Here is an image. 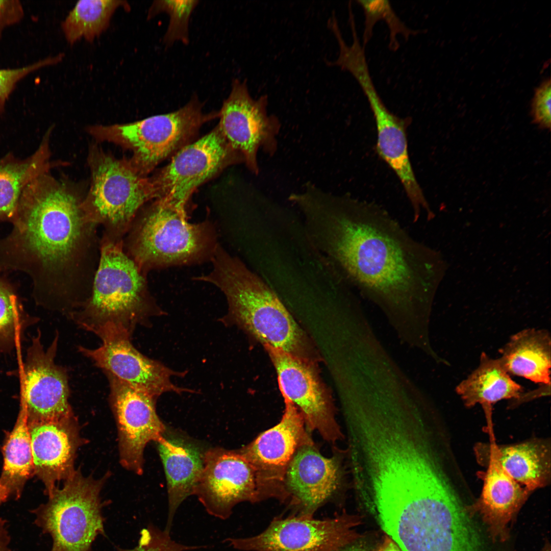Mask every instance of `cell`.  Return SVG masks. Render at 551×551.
Wrapping results in <instances>:
<instances>
[{"mask_svg": "<svg viewBox=\"0 0 551 551\" xmlns=\"http://www.w3.org/2000/svg\"><path fill=\"white\" fill-rule=\"evenodd\" d=\"M298 208L311 242L352 287L388 311L429 309L444 261L386 210L318 188L302 196Z\"/></svg>", "mask_w": 551, "mask_h": 551, "instance_id": "obj_1", "label": "cell"}, {"mask_svg": "<svg viewBox=\"0 0 551 551\" xmlns=\"http://www.w3.org/2000/svg\"><path fill=\"white\" fill-rule=\"evenodd\" d=\"M49 171L20 195L11 231L0 238V272L26 274L36 305L68 316L90 295L100 258L99 226L84 210V197Z\"/></svg>", "mask_w": 551, "mask_h": 551, "instance_id": "obj_2", "label": "cell"}, {"mask_svg": "<svg viewBox=\"0 0 551 551\" xmlns=\"http://www.w3.org/2000/svg\"><path fill=\"white\" fill-rule=\"evenodd\" d=\"M424 405L367 407L347 420L354 487L362 503L429 496L454 485L442 424Z\"/></svg>", "mask_w": 551, "mask_h": 551, "instance_id": "obj_3", "label": "cell"}, {"mask_svg": "<svg viewBox=\"0 0 551 551\" xmlns=\"http://www.w3.org/2000/svg\"><path fill=\"white\" fill-rule=\"evenodd\" d=\"M402 551H493L468 506L453 491L372 509Z\"/></svg>", "mask_w": 551, "mask_h": 551, "instance_id": "obj_4", "label": "cell"}, {"mask_svg": "<svg viewBox=\"0 0 551 551\" xmlns=\"http://www.w3.org/2000/svg\"><path fill=\"white\" fill-rule=\"evenodd\" d=\"M212 269L195 280L211 283L224 294L226 319L236 322L264 345L300 357L302 333L276 293L260 276L219 245Z\"/></svg>", "mask_w": 551, "mask_h": 551, "instance_id": "obj_5", "label": "cell"}, {"mask_svg": "<svg viewBox=\"0 0 551 551\" xmlns=\"http://www.w3.org/2000/svg\"><path fill=\"white\" fill-rule=\"evenodd\" d=\"M146 277L124 252L123 240L101 237L90 295L67 317L91 332L111 322L133 334L137 325L147 326L151 317L163 314L149 290Z\"/></svg>", "mask_w": 551, "mask_h": 551, "instance_id": "obj_6", "label": "cell"}, {"mask_svg": "<svg viewBox=\"0 0 551 551\" xmlns=\"http://www.w3.org/2000/svg\"><path fill=\"white\" fill-rule=\"evenodd\" d=\"M144 206L123 239L124 252L142 273L212 259L218 244L208 221L190 223L186 209L158 199Z\"/></svg>", "mask_w": 551, "mask_h": 551, "instance_id": "obj_7", "label": "cell"}, {"mask_svg": "<svg viewBox=\"0 0 551 551\" xmlns=\"http://www.w3.org/2000/svg\"><path fill=\"white\" fill-rule=\"evenodd\" d=\"M91 172L83 206L89 217L103 228L102 236L121 241L139 210L154 199L148 177L140 174L129 159H118L96 144L88 155Z\"/></svg>", "mask_w": 551, "mask_h": 551, "instance_id": "obj_8", "label": "cell"}, {"mask_svg": "<svg viewBox=\"0 0 551 551\" xmlns=\"http://www.w3.org/2000/svg\"><path fill=\"white\" fill-rule=\"evenodd\" d=\"M202 109L195 95L184 106L169 113L130 123L91 126L87 131L97 141L131 151V163L147 177L159 163L193 141L204 123L219 117V111L205 113Z\"/></svg>", "mask_w": 551, "mask_h": 551, "instance_id": "obj_9", "label": "cell"}, {"mask_svg": "<svg viewBox=\"0 0 551 551\" xmlns=\"http://www.w3.org/2000/svg\"><path fill=\"white\" fill-rule=\"evenodd\" d=\"M108 478L107 473L95 480L77 470L35 510V523L52 539L51 551H91L96 538L105 535L106 502L100 493Z\"/></svg>", "mask_w": 551, "mask_h": 551, "instance_id": "obj_10", "label": "cell"}, {"mask_svg": "<svg viewBox=\"0 0 551 551\" xmlns=\"http://www.w3.org/2000/svg\"><path fill=\"white\" fill-rule=\"evenodd\" d=\"M244 162L217 126L178 150L170 162L149 177L154 199L186 209L194 191L227 167Z\"/></svg>", "mask_w": 551, "mask_h": 551, "instance_id": "obj_11", "label": "cell"}, {"mask_svg": "<svg viewBox=\"0 0 551 551\" xmlns=\"http://www.w3.org/2000/svg\"><path fill=\"white\" fill-rule=\"evenodd\" d=\"M361 522L359 516L346 513L323 519L277 516L258 535L224 542L241 551H337L362 537L355 530Z\"/></svg>", "mask_w": 551, "mask_h": 551, "instance_id": "obj_12", "label": "cell"}, {"mask_svg": "<svg viewBox=\"0 0 551 551\" xmlns=\"http://www.w3.org/2000/svg\"><path fill=\"white\" fill-rule=\"evenodd\" d=\"M91 332L101 339L102 345L94 349L80 346L78 351L104 372L156 400L164 392H192L171 381L172 376H183L184 373L173 371L140 353L131 342L132 334L123 326L108 322Z\"/></svg>", "mask_w": 551, "mask_h": 551, "instance_id": "obj_13", "label": "cell"}, {"mask_svg": "<svg viewBox=\"0 0 551 551\" xmlns=\"http://www.w3.org/2000/svg\"><path fill=\"white\" fill-rule=\"evenodd\" d=\"M59 336L56 331L45 349L38 330L20 368V407L26 412L29 426L74 415L69 402L67 370L55 362Z\"/></svg>", "mask_w": 551, "mask_h": 551, "instance_id": "obj_14", "label": "cell"}, {"mask_svg": "<svg viewBox=\"0 0 551 551\" xmlns=\"http://www.w3.org/2000/svg\"><path fill=\"white\" fill-rule=\"evenodd\" d=\"M267 97L252 98L246 82L233 81L230 94L219 111L217 126L230 146L242 156L249 170L259 171L257 154L260 149L272 155L277 147L278 119L267 111Z\"/></svg>", "mask_w": 551, "mask_h": 551, "instance_id": "obj_15", "label": "cell"}, {"mask_svg": "<svg viewBox=\"0 0 551 551\" xmlns=\"http://www.w3.org/2000/svg\"><path fill=\"white\" fill-rule=\"evenodd\" d=\"M256 469L239 451L215 448L203 455V468L194 492L211 515L229 518L234 506L265 496Z\"/></svg>", "mask_w": 551, "mask_h": 551, "instance_id": "obj_16", "label": "cell"}, {"mask_svg": "<svg viewBox=\"0 0 551 551\" xmlns=\"http://www.w3.org/2000/svg\"><path fill=\"white\" fill-rule=\"evenodd\" d=\"M104 372L109 381V400L117 427L120 463L141 474L146 445L151 441L157 442L165 431L156 411V400L111 373Z\"/></svg>", "mask_w": 551, "mask_h": 551, "instance_id": "obj_17", "label": "cell"}, {"mask_svg": "<svg viewBox=\"0 0 551 551\" xmlns=\"http://www.w3.org/2000/svg\"><path fill=\"white\" fill-rule=\"evenodd\" d=\"M264 346L276 369L282 395L296 406L309 429L328 441L341 439L330 400L313 368L301 357Z\"/></svg>", "mask_w": 551, "mask_h": 551, "instance_id": "obj_18", "label": "cell"}, {"mask_svg": "<svg viewBox=\"0 0 551 551\" xmlns=\"http://www.w3.org/2000/svg\"><path fill=\"white\" fill-rule=\"evenodd\" d=\"M360 87L375 120L377 152L399 180L411 204L414 221H417L423 212L430 216L433 212L416 178L409 158L406 134L408 119L400 118L388 109L371 80L364 81Z\"/></svg>", "mask_w": 551, "mask_h": 551, "instance_id": "obj_19", "label": "cell"}, {"mask_svg": "<svg viewBox=\"0 0 551 551\" xmlns=\"http://www.w3.org/2000/svg\"><path fill=\"white\" fill-rule=\"evenodd\" d=\"M34 471L44 483L47 494L55 484L75 472L78 449L85 442L74 415L59 420L29 425Z\"/></svg>", "mask_w": 551, "mask_h": 551, "instance_id": "obj_20", "label": "cell"}, {"mask_svg": "<svg viewBox=\"0 0 551 551\" xmlns=\"http://www.w3.org/2000/svg\"><path fill=\"white\" fill-rule=\"evenodd\" d=\"M341 474L336 457H323L310 442L301 445L285 472L292 503L299 508L296 515L313 516L316 510L338 489Z\"/></svg>", "mask_w": 551, "mask_h": 551, "instance_id": "obj_21", "label": "cell"}, {"mask_svg": "<svg viewBox=\"0 0 551 551\" xmlns=\"http://www.w3.org/2000/svg\"><path fill=\"white\" fill-rule=\"evenodd\" d=\"M486 467L481 472L483 481L481 495L468 506L469 511L481 518L494 543L505 542L510 537L509 525L532 492L513 480L495 462H481Z\"/></svg>", "mask_w": 551, "mask_h": 551, "instance_id": "obj_22", "label": "cell"}, {"mask_svg": "<svg viewBox=\"0 0 551 551\" xmlns=\"http://www.w3.org/2000/svg\"><path fill=\"white\" fill-rule=\"evenodd\" d=\"M280 422L261 434L239 452L256 469L260 481L282 480L297 449L310 442L302 415L287 397Z\"/></svg>", "mask_w": 551, "mask_h": 551, "instance_id": "obj_23", "label": "cell"}, {"mask_svg": "<svg viewBox=\"0 0 551 551\" xmlns=\"http://www.w3.org/2000/svg\"><path fill=\"white\" fill-rule=\"evenodd\" d=\"M478 461L491 460L513 480L532 492L546 486L550 480L549 442L533 439L523 442L498 445L494 442L475 448Z\"/></svg>", "mask_w": 551, "mask_h": 551, "instance_id": "obj_24", "label": "cell"}, {"mask_svg": "<svg viewBox=\"0 0 551 551\" xmlns=\"http://www.w3.org/2000/svg\"><path fill=\"white\" fill-rule=\"evenodd\" d=\"M167 482L168 508L164 529L170 532L178 508L194 494L203 468V455L195 446L164 436L157 442Z\"/></svg>", "mask_w": 551, "mask_h": 551, "instance_id": "obj_25", "label": "cell"}, {"mask_svg": "<svg viewBox=\"0 0 551 551\" xmlns=\"http://www.w3.org/2000/svg\"><path fill=\"white\" fill-rule=\"evenodd\" d=\"M499 352V360L510 375L550 386L551 342L547 331H521L511 336Z\"/></svg>", "mask_w": 551, "mask_h": 551, "instance_id": "obj_26", "label": "cell"}, {"mask_svg": "<svg viewBox=\"0 0 551 551\" xmlns=\"http://www.w3.org/2000/svg\"><path fill=\"white\" fill-rule=\"evenodd\" d=\"M52 129L53 127L48 129L37 149L29 157L20 159L9 153L0 159V220L11 222L26 186L59 164L50 160Z\"/></svg>", "mask_w": 551, "mask_h": 551, "instance_id": "obj_27", "label": "cell"}, {"mask_svg": "<svg viewBox=\"0 0 551 551\" xmlns=\"http://www.w3.org/2000/svg\"><path fill=\"white\" fill-rule=\"evenodd\" d=\"M523 390L511 378L499 359H492L485 353L481 356L478 367L456 388L466 407L480 404L489 417L494 404L502 399L518 398Z\"/></svg>", "mask_w": 551, "mask_h": 551, "instance_id": "obj_28", "label": "cell"}, {"mask_svg": "<svg viewBox=\"0 0 551 551\" xmlns=\"http://www.w3.org/2000/svg\"><path fill=\"white\" fill-rule=\"evenodd\" d=\"M120 7L129 9L124 1L78 2L62 23L66 40L71 44L82 38L92 41L107 29L113 14Z\"/></svg>", "mask_w": 551, "mask_h": 551, "instance_id": "obj_29", "label": "cell"}, {"mask_svg": "<svg viewBox=\"0 0 551 551\" xmlns=\"http://www.w3.org/2000/svg\"><path fill=\"white\" fill-rule=\"evenodd\" d=\"M4 467L1 482L16 496L34 471L31 440L27 415L20 407L16 424L4 447Z\"/></svg>", "mask_w": 551, "mask_h": 551, "instance_id": "obj_30", "label": "cell"}, {"mask_svg": "<svg viewBox=\"0 0 551 551\" xmlns=\"http://www.w3.org/2000/svg\"><path fill=\"white\" fill-rule=\"evenodd\" d=\"M36 321L24 311L13 286L0 274V354L17 347L26 329Z\"/></svg>", "mask_w": 551, "mask_h": 551, "instance_id": "obj_31", "label": "cell"}, {"mask_svg": "<svg viewBox=\"0 0 551 551\" xmlns=\"http://www.w3.org/2000/svg\"><path fill=\"white\" fill-rule=\"evenodd\" d=\"M357 2L362 8L365 17L362 36L364 47L372 36L374 26L381 20L385 21L389 29V48L392 51L395 52L399 47L397 39L398 35H402L407 40L411 36L418 33L405 24L396 14L389 1L358 0Z\"/></svg>", "mask_w": 551, "mask_h": 551, "instance_id": "obj_32", "label": "cell"}, {"mask_svg": "<svg viewBox=\"0 0 551 551\" xmlns=\"http://www.w3.org/2000/svg\"><path fill=\"white\" fill-rule=\"evenodd\" d=\"M197 2L196 1H156L152 5L149 16H153L161 11L166 12L170 16L169 25L165 36L167 43L177 40L187 42L189 19Z\"/></svg>", "mask_w": 551, "mask_h": 551, "instance_id": "obj_33", "label": "cell"}, {"mask_svg": "<svg viewBox=\"0 0 551 551\" xmlns=\"http://www.w3.org/2000/svg\"><path fill=\"white\" fill-rule=\"evenodd\" d=\"M169 532L149 524L140 533L137 545L131 549L117 547V551H187L201 548L179 543L172 539Z\"/></svg>", "mask_w": 551, "mask_h": 551, "instance_id": "obj_34", "label": "cell"}, {"mask_svg": "<svg viewBox=\"0 0 551 551\" xmlns=\"http://www.w3.org/2000/svg\"><path fill=\"white\" fill-rule=\"evenodd\" d=\"M63 57L62 54H59L21 67L0 69V114L4 111L7 101L20 81L40 68L58 63Z\"/></svg>", "mask_w": 551, "mask_h": 551, "instance_id": "obj_35", "label": "cell"}, {"mask_svg": "<svg viewBox=\"0 0 551 551\" xmlns=\"http://www.w3.org/2000/svg\"><path fill=\"white\" fill-rule=\"evenodd\" d=\"M550 78L544 79L535 89L532 100L531 114L533 122L542 129L550 128Z\"/></svg>", "mask_w": 551, "mask_h": 551, "instance_id": "obj_36", "label": "cell"}, {"mask_svg": "<svg viewBox=\"0 0 551 551\" xmlns=\"http://www.w3.org/2000/svg\"><path fill=\"white\" fill-rule=\"evenodd\" d=\"M24 14V9L20 1L0 0V42L5 29L19 22Z\"/></svg>", "mask_w": 551, "mask_h": 551, "instance_id": "obj_37", "label": "cell"}, {"mask_svg": "<svg viewBox=\"0 0 551 551\" xmlns=\"http://www.w3.org/2000/svg\"><path fill=\"white\" fill-rule=\"evenodd\" d=\"M377 549L373 543L362 536L337 551H377Z\"/></svg>", "mask_w": 551, "mask_h": 551, "instance_id": "obj_38", "label": "cell"}, {"mask_svg": "<svg viewBox=\"0 0 551 551\" xmlns=\"http://www.w3.org/2000/svg\"><path fill=\"white\" fill-rule=\"evenodd\" d=\"M10 537L6 528V522L0 518V551H10Z\"/></svg>", "mask_w": 551, "mask_h": 551, "instance_id": "obj_39", "label": "cell"}, {"mask_svg": "<svg viewBox=\"0 0 551 551\" xmlns=\"http://www.w3.org/2000/svg\"><path fill=\"white\" fill-rule=\"evenodd\" d=\"M377 551H402L397 544L388 535L384 537Z\"/></svg>", "mask_w": 551, "mask_h": 551, "instance_id": "obj_40", "label": "cell"}, {"mask_svg": "<svg viewBox=\"0 0 551 551\" xmlns=\"http://www.w3.org/2000/svg\"><path fill=\"white\" fill-rule=\"evenodd\" d=\"M11 493L10 488L0 481V504L6 500Z\"/></svg>", "mask_w": 551, "mask_h": 551, "instance_id": "obj_41", "label": "cell"}, {"mask_svg": "<svg viewBox=\"0 0 551 551\" xmlns=\"http://www.w3.org/2000/svg\"><path fill=\"white\" fill-rule=\"evenodd\" d=\"M542 551H550V544L548 542L546 543L543 548Z\"/></svg>", "mask_w": 551, "mask_h": 551, "instance_id": "obj_42", "label": "cell"}]
</instances>
